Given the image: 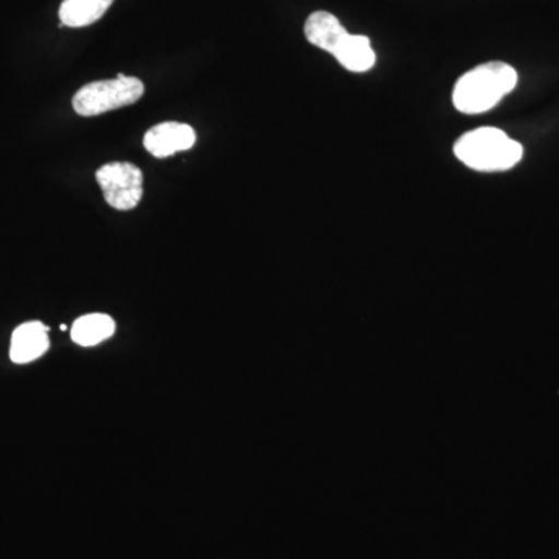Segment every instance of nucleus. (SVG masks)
<instances>
[{
	"label": "nucleus",
	"mask_w": 559,
	"mask_h": 559,
	"mask_svg": "<svg viewBox=\"0 0 559 559\" xmlns=\"http://www.w3.org/2000/svg\"><path fill=\"white\" fill-rule=\"evenodd\" d=\"M305 36L312 46L329 51L342 68L349 72L364 73L377 64V55L370 39L364 35H352L329 11H316L305 22Z\"/></svg>",
	"instance_id": "f257e3e1"
},
{
	"label": "nucleus",
	"mask_w": 559,
	"mask_h": 559,
	"mask_svg": "<svg viewBox=\"0 0 559 559\" xmlns=\"http://www.w3.org/2000/svg\"><path fill=\"white\" fill-rule=\"evenodd\" d=\"M518 72L502 61L477 66L457 81L452 94L455 109L463 114H484L514 91Z\"/></svg>",
	"instance_id": "f03ea898"
},
{
	"label": "nucleus",
	"mask_w": 559,
	"mask_h": 559,
	"mask_svg": "<svg viewBox=\"0 0 559 559\" xmlns=\"http://www.w3.org/2000/svg\"><path fill=\"white\" fill-rule=\"evenodd\" d=\"M454 154L471 170L507 171L520 164L524 148L498 128H479L455 142Z\"/></svg>",
	"instance_id": "7ed1b4c3"
},
{
	"label": "nucleus",
	"mask_w": 559,
	"mask_h": 559,
	"mask_svg": "<svg viewBox=\"0 0 559 559\" xmlns=\"http://www.w3.org/2000/svg\"><path fill=\"white\" fill-rule=\"evenodd\" d=\"M145 92L142 81L120 73L116 80L94 81L76 92L72 105L81 117H95L134 105Z\"/></svg>",
	"instance_id": "20e7f679"
},
{
	"label": "nucleus",
	"mask_w": 559,
	"mask_h": 559,
	"mask_svg": "<svg viewBox=\"0 0 559 559\" xmlns=\"http://www.w3.org/2000/svg\"><path fill=\"white\" fill-rule=\"evenodd\" d=\"M105 201L116 210L138 207L143 194V173L130 162H112L95 173Z\"/></svg>",
	"instance_id": "39448f33"
},
{
	"label": "nucleus",
	"mask_w": 559,
	"mask_h": 559,
	"mask_svg": "<svg viewBox=\"0 0 559 559\" xmlns=\"http://www.w3.org/2000/svg\"><path fill=\"white\" fill-rule=\"evenodd\" d=\"M197 142V132L190 124L165 121L146 132L143 145L157 159H165L180 151L190 150Z\"/></svg>",
	"instance_id": "423d86ee"
},
{
	"label": "nucleus",
	"mask_w": 559,
	"mask_h": 559,
	"mask_svg": "<svg viewBox=\"0 0 559 559\" xmlns=\"http://www.w3.org/2000/svg\"><path fill=\"white\" fill-rule=\"evenodd\" d=\"M50 347L49 329L43 322L22 323L11 337L10 358L16 364H28Z\"/></svg>",
	"instance_id": "0eeeda50"
},
{
	"label": "nucleus",
	"mask_w": 559,
	"mask_h": 559,
	"mask_svg": "<svg viewBox=\"0 0 559 559\" xmlns=\"http://www.w3.org/2000/svg\"><path fill=\"white\" fill-rule=\"evenodd\" d=\"M114 0H64L60 20L66 27L81 28L100 21Z\"/></svg>",
	"instance_id": "6e6552de"
},
{
	"label": "nucleus",
	"mask_w": 559,
	"mask_h": 559,
	"mask_svg": "<svg viewBox=\"0 0 559 559\" xmlns=\"http://www.w3.org/2000/svg\"><path fill=\"white\" fill-rule=\"evenodd\" d=\"M116 331V322L106 314H90L80 318L72 326V341L81 347H94L109 340Z\"/></svg>",
	"instance_id": "1a4fd4ad"
}]
</instances>
